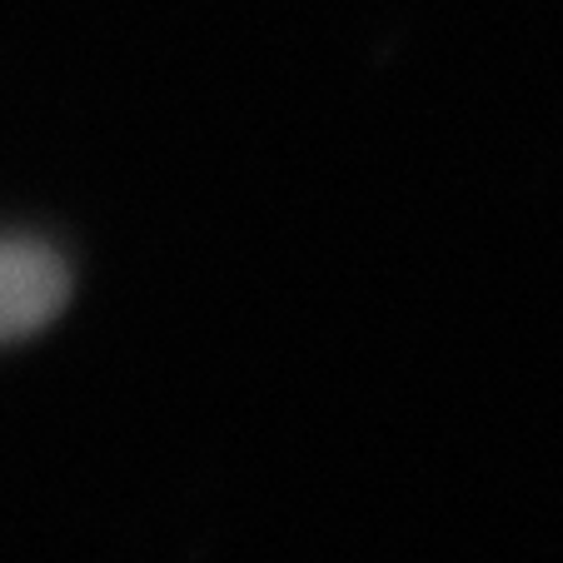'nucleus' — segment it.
I'll return each mask as SVG.
<instances>
[{"instance_id": "1", "label": "nucleus", "mask_w": 563, "mask_h": 563, "mask_svg": "<svg viewBox=\"0 0 563 563\" xmlns=\"http://www.w3.org/2000/svg\"><path fill=\"white\" fill-rule=\"evenodd\" d=\"M65 265L45 245L0 240V340H21L41 330L65 305Z\"/></svg>"}]
</instances>
